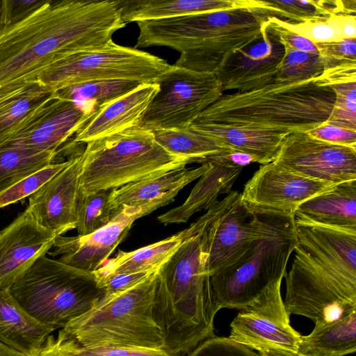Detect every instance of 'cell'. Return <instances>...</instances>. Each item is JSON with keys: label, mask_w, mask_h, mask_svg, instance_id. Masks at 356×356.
Here are the masks:
<instances>
[{"label": "cell", "mask_w": 356, "mask_h": 356, "mask_svg": "<svg viewBox=\"0 0 356 356\" xmlns=\"http://www.w3.org/2000/svg\"><path fill=\"white\" fill-rule=\"evenodd\" d=\"M156 83L159 90L138 124L152 132L188 127L223 95L216 74L173 65Z\"/></svg>", "instance_id": "obj_11"}, {"label": "cell", "mask_w": 356, "mask_h": 356, "mask_svg": "<svg viewBox=\"0 0 356 356\" xmlns=\"http://www.w3.org/2000/svg\"><path fill=\"white\" fill-rule=\"evenodd\" d=\"M68 163L69 160L52 163L26 177L0 195V208L29 197L61 171Z\"/></svg>", "instance_id": "obj_39"}, {"label": "cell", "mask_w": 356, "mask_h": 356, "mask_svg": "<svg viewBox=\"0 0 356 356\" xmlns=\"http://www.w3.org/2000/svg\"><path fill=\"white\" fill-rule=\"evenodd\" d=\"M158 269L125 291L104 296L62 330L82 347L164 349L162 332L152 314Z\"/></svg>", "instance_id": "obj_7"}, {"label": "cell", "mask_w": 356, "mask_h": 356, "mask_svg": "<svg viewBox=\"0 0 356 356\" xmlns=\"http://www.w3.org/2000/svg\"><path fill=\"white\" fill-rule=\"evenodd\" d=\"M202 227L198 218L184 229V241L156 273L153 318L164 349L179 355L214 336L218 309L202 247Z\"/></svg>", "instance_id": "obj_3"}, {"label": "cell", "mask_w": 356, "mask_h": 356, "mask_svg": "<svg viewBox=\"0 0 356 356\" xmlns=\"http://www.w3.org/2000/svg\"><path fill=\"white\" fill-rule=\"evenodd\" d=\"M92 116L74 103L54 96L28 118L1 147L57 151Z\"/></svg>", "instance_id": "obj_19"}, {"label": "cell", "mask_w": 356, "mask_h": 356, "mask_svg": "<svg viewBox=\"0 0 356 356\" xmlns=\"http://www.w3.org/2000/svg\"><path fill=\"white\" fill-rule=\"evenodd\" d=\"M209 167V163H203L196 168L175 169L113 189L109 208L116 215L124 206L156 204L160 208L167 205L174 201L179 191L200 178Z\"/></svg>", "instance_id": "obj_22"}, {"label": "cell", "mask_w": 356, "mask_h": 356, "mask_svg": "<svg viewBox=\"0 0 356 356\" xmlns=\"http://www.w3.org/2000/svg\"><path fill=\"white\" fill-rule=\"evenodd\" d=\"M259 356H309L300 351L282 349H266L258 351Z\"/></svg>", "instance_id": "obj_48"}, {"label": "cell", "mask_w": 356, "mask_h": 356, "mask_svg": "<svg viewBox=\"0 0 356 356\" xmlns=\"http://www.w3.org/2000/svg\"><path fill=\"white\" fill-rule=\"evenodd\" d=\"M284 47V61L274 83H287L305 81L316 78L323 72V65L319 53H307Z\"/></svg>", "instance_id": "obj_38"}, {"label": "cell", "mask_w": 356, "mask_h": 356, "mask_svg": "<svg viewBox=\"0 0 356 356\" xmlns=\"http://www.w3.org/2000/svg\"><path fill=\"white\" fill-rule=\"evenodd\" d=\"M296 223L356 234V180L303 202L294 213Z\"/></svg>", "instance_id": "obj_23"}, {"label": "cell", "mask_w": 356, "mask_h": 356, "mask_svg": "<svg viewBox=\"0 0 356 356\" xmlns=\"http://www.w3.org/2000/svg\"><path fill=\"white\" fill-rule=\"evenodd\" d=\"M246 1L248 8L258 10L266 19L287 18L299 23L346 13L343 1Z\"/></svg>", "instance_id": "obj_32"}, {"label": "cell", "mask_w": 356, "mask_h": 356, "mask_svg": "<svg viewBox=\"0 0 356 356\" xmlns=\"http://www.w3.org/2000/svg\"><path fill=\"white\" fill-rule=\"evenodd\" d=\"M281 283L282 280L275 282L257 300L240 310L230 323V340L257 351H299L302 335L290 324Z\"/></svg>", "instance_id": "obj_13"}, {"label": "cell", "mask_w": 356, "mask_h": 356, "mask_svg": "<svg viewBox=\"0 0 356 356\" xmlns=\"http://www.w3.org/2000/svg\"><path fill=\"white\" fill-rule=\"evenodd\" d=\"M141 83L129 80L92 81L71 85L55 92L54 97L74 103L90 115L137 88Z\"/></svg>", "instance_id": "obj_31"}, {"label": "cell", "mask_w": 356, "mask_h": 356, "mask_svg": "<svg viewBox=\"0 0 356 356\" xmlns=\"http://www.w3.org/2000/svg\"><path fill=\"white\" fill-rule=\"evenodd\" d=\"M1 31V26H0V31Z\"/></svg>", "instance_id": "obj_50"}, {"label": "cell", "mask_w": 356, "mask_h": 356, "mask_svg": "<svg viewBox=\"0 0 356 356\" xmlns=\"http://www.w3.org/2000/svg\"><path fill=\"white\" fill-rule=\"evenodd\" d=\"M189 127L229 148L252 155L257 159L258 163L262 165L275 160L281 143L288 135L218 123H193Z\"/></svg>", "instance_id": "obj_28"}, {"label": "cell", "mask_w": 356, "mask_h": 356, "mask_svg": "<svg viewBox=\"0 0 356 356\" xmlns=\"http://www.w3.org/2000/svg\"><path fill=\"white\" fill-rule=\"evenodd\" d=\"M54 94V91L38 79L0 87V147Z\"/></svg>", "instance_id": "obj_26"}, {"label": "cell", "mask_w": 356, "mask_h": 356, "mask_svg": "<svg viewBox=\"0 0 356 356\" xmlns=\"http://www.w3.org/2000/svg\"><path fill=\"white\" fill-rule=\"evenodd\" d=\"M156 141L172 154L187 159L191 163L229 147L220 141L194 130L190 127L182 129L153 131Z\"/></svg>", "instance_id": "obj_34"}, {"label": "cell", "mask_w": 356, "mask_h": 356, "mask_svg": "<svg viewBox=\"0 0 356 356\" xmlns=\"http://www.w3.org/2000/svg\"><path fill=\"white\" fill-rule=\"evenodd\" d=\"M186 238L185 230L131 252L120 251L106 264L93 271L96 275L149 272L161 267Z\"/></svg>", "instance_id": "obj_30"}, {"label": "cell", "mask_w": 356, "mask_h": 356, "mask_svg": "<svg viewBox=\"0 0 356 356\" xmlns=\"http://www.w3.org/2000/svg\"><path fill=\"white\" fill-rule=\"evenodd\" d=\"M53 331L22 308L9 290H0V342L38 356Z\"/></svg>", "instance_id": "obj_24"}, {"label": "cell", "mask_w": 356, "mask_h": 356, "mask_svg": "<svg viewBox=\"0 0 356 356\" xmlns=\"http://www.w3.org/2000/svg\"><path fill=\"white\" fill-rule=\"evenodd\" d=\"M46 1H0V25L1 30L24 19Z\"/></svg>", "instance_id": "obj_43"}, {"label": "cell", "mask_w": 356, "mask_h": 356, "mask_svg": "<svg viewBox=\"0 0 356 356\" xmlns=\"http://www.w3.org/2000/svg\"><path fill=\"white\" fill-rule=\"evenodd\" d=\"M261 233L230 265L210 276L214 302L222 308L241 310L257 300L275 282L283 279L297 244L295 218L263 211Z\"/></svg>", "instance_id": "obj_6"}, {"label": "cell", "mask_w": 356, "mask_h": 356, "mask_svg": "<svg viewBox=\"0 0 356 356\" xmlns=\"http://www.w3.org/2000/svg\"><path fill=\"white\" fill-rule=\"evenodd\" d=\"M38 356H180L164 349L135 347H82L61 330L57 337L49 335Z\"/></svg>", "instance_id": "obj_35"}, {"label": "cell", "mask_w": 356, "mask_h": 356, "mask_svg": "<svg viewBox=\"0 0 356 356\" xmlns=\"http://www.w3.org/2000/svg\"><path fill=\"white\" fill-rule=\"evenodd\" d=\"M126 25L119 0H47L0 31V87L35 80L65 57L103 47Z\"/></svg>", "instance_id": "obj_1"}, {"label": "cell", "mask_w": 356, "mask_h": 356, "mask_svg": "<svg viewBox=\"0 0 356 356\" xmlns=\"http://www.w3.org/2000/svg\"><path fill=\"white\" fill-rule=\"evenodd\" d=\"M356 350V311L301 336L299 351L309 356H346Z\"/></svg>", "instance_id": "obj_29"}, {"label": "cell", "mask_w": 356, "mask_h": 356, "mask_svg": "<svg viewBox=\"0 0 356 356\" xmlns=\"http://www.w3.org/2000/svg\"><path fill=\"white\" fill-rule=\"evenodd\" d=\"M319 76L223 94L193 123H218L285 134L308 132L329 120L336 99L333 88Z\"/></svg>", "instance_id": "obj_5"}, {"label": "cell", "mask_w": 356, "mask_h": 356, "mask_svg": "<svg viewBox=\"0 0 356 356\" xmlns=\"http://www.w3.org/2000/svg\"><path fill=\"white\" fill-rule=\"evenodd\" d=\"M56 154L57 151L0 147V195L26 177L54 163Z\"/></svg>", "instance_id": "obj_33"}, {"label": "cell", "mask_w": 356, "mask_h": 356, "mask_svg": "<svg viewBox=\"0 0 356 356\" xmlns=\"http://www.w3.org/2000/svg\"><path fill=\"white\" fill-rule=\"evenodd\" d=\"M159 207L155 204L139 207L124 206L105 226L83 236H59L56 238L52 256L61 254L60 261L83 270L100 268L127 235L134 222Z\"/></svg>", "instance_id": "obj_16"}, {"label": "cell", "mask_w": 356, "mask_h": 356, "mask_svg": "<svg viewBox=\"0 0 356 356\" xmlns=\"http://www.w3.org/2000/svg\"><path fill=\"white\" fill-rule=\"evenodd\" d=\"M82 155L69 159L57 175L29 197L26 209L58 236L76 227Z\"/></svg>", "instance_id": "obj_18"}, {"label": "cell", "mask_w": 356, "mask_h": 356, "mask_svg": "<svg viewBox=\"0 0 356 356\" xmlns=\"http://www.w3.org/2000/svg\"><path fill=\"white\" fill-rule=\"evenodd\" d=\"M355 17V15L338 13L325 18L299 23H291L276 17L267 19L288 31L308 38L314 43H325L344 39L343 26Z\"/></svg>", "instance_id": "obj_36"}, {"label": "cell", "mask_w": 356, "mask_h": 356, "mask_svg": "<svg viewBox=\"0 0 356 356\" xmlns=\"http://www.w3.org/2000/svg\"><path fill=\"white\" fill-rule=\"evenodd\" d=\"M264 29L274 34L284 47L307 53H318L315 43L266 19Z\"/></svg>", "instance_id": "obj_45"}, {"label": "cell", "mask_w": 356, "mask_h": 356, "mask_svg": "<svg viewBox=\"0 0 356 356\" xmlns=\"http://www.w3.org/2000/svg\"><path fill=\"white\" fill-rule=\"evenodd\" d=\"M330 86L335 92L336 99L327 123L356 131V80L338 82Z\"/></svg>", "instance_id": "obj_40"}, {"label": "cell", "mask_w": 356, "mask_h": 356, "mask_svg": "<svg viewBox=\"0 0 356 356\" xmlns=\"http://www.w3.org/2000/svg\"><path fill=\"white\" fill-rule=\"evenodd\" d=\"M209 163L207 170L200 177L186 201L158 217L165 225L186 222L195 213L213 207L222 195L232 191V186L243 168Z\"/></svg>", "instance_id": "obj_25"}, {"label": "cell", "mask_w": 356, "mask_h": 356, "mask_svg": "<svg viewBox=\"0 0 356 356\" xmlns=\"http://www.w3.org/2000/svg\"><path fill=\"white\" fill-rule=\"evenodd\" d=\"M155 270L136 273L93 274L99 286L105 291V296H110L134 286L147 278Z\"/></svg>", "instance_id": "obj_44"}, {"label": "cell", "mask_w": 356, "mask_h": 356, "mask_svg": "<svg viewBox=\"0 0 356 356\" xmlns=\"http://www.w3.org/2000/svg\"><path fill=\"white\" fill-rule=\"evenodd\" d=\"M113 189L88 194L79 191L78 202V235L89 234L107 225L115 216L109 208V197Z\"/></svg>", "instance_id": "obj_37"}, {"label": "cell", "mask_w": 356, "mask_h": 356, "mask_svg": "<svg viewBox=\"0 0 356 356\" xmlns=\"http://www.w3.org/2000/svg\"><path fill=\"white\" fill-rule=\"evenodd\" d=\"M207 163L243 168L252 163H258V160L252 155L229 148L209 155L197 162L200 164Z\"/></svg>", "instance_id": "obj_47"}, {"label": "cell", "mask_w": 356, "mask_h": 356, "mask_svg": "<svg viewBox=\"0 0 356 356\" xmlns=\"http://www.w3.org/2000/svg\"><path fill=\"white\" fill-rule=\"evenodd\" d=\"M308 134L318 140L356 148V131L324 123Z\"/></svg>", "instance_id": "obj_46"}, {"label": "cell", "mask_w": 356, "mask_h": 356, "mask_svg": "<svg viewBox=\"0 0 356 356\" xmlns=\"http://www.w3.org/2000/svg\"><path fill=\"white\" fill-rule=\"evenodd\" d=\"M284 56L283 44L264 29L261 41L234 54L216 75L223 91L259 89L274 83Z\"/></svg>", "instance_id": "obj_20"}, {"label": "cell", "mask_w": 356, "mask_h": 356, "mask_svg": "<svg viewBox=\"0 0 356 356\" xmlns=\"http://www.w3.org/2000/svg\"><path fill=\"white\" fill-rule=\"evenodd\" d=\"M56 234L40 226L26 209L0 231V290H9L54 247Z\"/></svg>", "instance_id": "obj_17"}, {"label": "cell", "mask_w": 356, "mask_h": 356, "mask_svg": "<svg viewBox=\"0 0 356 356\" xmlns=\"http://www.w3.org/2000/svg\"><path fill=\"white\" fill-rule=\"evenodd\" d=\"M188 356H259L253 350L237 343L228 337L213 336L191 351Z\"/></svg>", "instance_id": "obj_42"}, {"label": "cell", "mask_w": 356, "mask_h": 356, "mask_svg": "<svg viewBox=\"0 0 356 356\" xmlns=\"http://www.w3.org/2000/svg\"><path fill=\"white\" fill-rule=\"evenodd\" d=\"M291 172L332 184L356 180V148L294 132L283 139L273 161Z\"/></svg>", "instance_id": "obj_14"}, {"label": "cell", "mask_w": 356, "mask_h": 356, "mask_svg": "<svg viewBox=\"0 0 356 356\" xmlns=\"http://www.w3.org/2000/svg\"><path fill=\"white\" fill-rule=\"evenodd\" d=\"M337 185L304 177L271 162L259 167L241 193L252 210L294 216L303 202Z\"/></svg>", "instance_id": "obj_15"}, {"label": "cell", "mask_w": 356, "mask_h": 356, "mask_svg": "<svg viewBox=\"0 0 356 356\" xmlns=\"http://www.w3.org/2000/svg\"><path fill=\"white\" fill-rule=\"evenodd\" d=\"M199 218L209 276L238 259L265 224L264 211L252 210L236 191H232Z\"/></svg>", "instance_id": "obj_12"}, {"label": "cell", "mask_w": 356, "mask_h": 356, "mask_svg": "<svg viewBox=\"0 0 356 356\" xmlns=\"http://www.w3.org/2000/svg\"><path fill=\"white\" fill-rule=\"evenodd\" d=\"M321 57L324 70L356 63V38L315 43Z\"/></svg>", "instance_id": "obj_41"}, {"label": "cell", "mask_w": 356, "mask_h": 356, "mask_svg": "<svg viewBox=\"0 0 356 356\" xmlns=\"http://www.w3.org/2000/svg\"><path fill=\"white\" fill-rule=\"evenodd\" d=\"M171 65L160 57L113 40L103 47L65 57L37 76L56 92L77 83L100 80H129L155 83Z\"/></svg>", "instance_id": "obj_10"}, {"label": "cell", "mask_w": 356, "mask_h": 356, "mask_svg": "<svg viewBox=\"0 0 356 356\" xmlns=\"http://www.w3.org/2000/svg\"><path fill=\"white\" fill-rule=\"evenodd\" d=\"M159 90L156 83H142L129 93L100 108L76 133L74 142L87 143L138 126Z\"/></svg>", "instance_id": "obj_21"}, {"label": "cell", "mask_w": 356, "mask_h": 356, "mask_svg": "<svg viewBox=\"0 0 356 356\" xmlns=\"http://www.w3.org/2000/svg\"><path fill=\"white\" fill-rule=\"evenodd\" d=\"M0 356H28L0 342Z\"/></svg>", "instance_id": "obj_49"}, {"label": "cell", "mask_w": 356, "mask_h": 356, "mask_svg": "<svg viewBox=\"0 0 356 356\" xmlns=\"http://www.w3.org/2000/svg\"><path fill=\"white\" fill-rule=\"evenodd\" d=\"M9 291L29 314L54 331L90 310L105 296L92 272L46 256Z\"/></svg>", "instance_id": "obj_9"}, {"label": "cell", "mask_w": 356, "mask_h": 356, "mask_svg": "<svg viewBox=\"0 0 356 356\" xmlns=\"http://www.w3.org/2000/svg\"><path fill=\"white\" fill-rule=\"evenodd\" d=\"M265 21L258 10L239 7L138 22L134 47H167L179 53L173 65L217 74L234 54L261 39Z\"/></svg>", "instance_id": "obj_4"}, {"label": "cell", "mask_w": 356, "mask_h": 356, "mask_svg": "<svg viewBox=\"0 0 356 356\" xmlns=\"http://www.w3.org/2000/svg\"><path fill=\"white\" fill-rule=\"evenodd\" d=\"M296 225L295 254L284 276L287 313L320 327L356 311V234Z\"/></svg>", "instance_id": "obj_2"}, {"label": "cell", "mask_w": 356, "mask_h": 356, "mask_svg": "<svg viewBox=\"0 0 356 356\" xmlns=\"http://www.w3.org/2000/svg\"><path fill=\"white\" fill-rule=\"evenodd\" d=\"M119 5L126 24L247 7L245 0H119Z\"/></svg>", "instance_id": "obj_27"}, {"label": "cell", "mask_w": 356, "mask_h": 356, "mask_svg": "<svg viewBox=\"0 0 356 356\" xmlns=\"http://www.w3.org/2000/svg\"><path fill=\"white\" fill-rule=\"evenodd\" d=\"M81 155L79 191L83 194L116 189L191 163L167 152L152 131L138 126L87 143Z\"/></svg>", "instance_id": "obj_8"}]
</instances>
